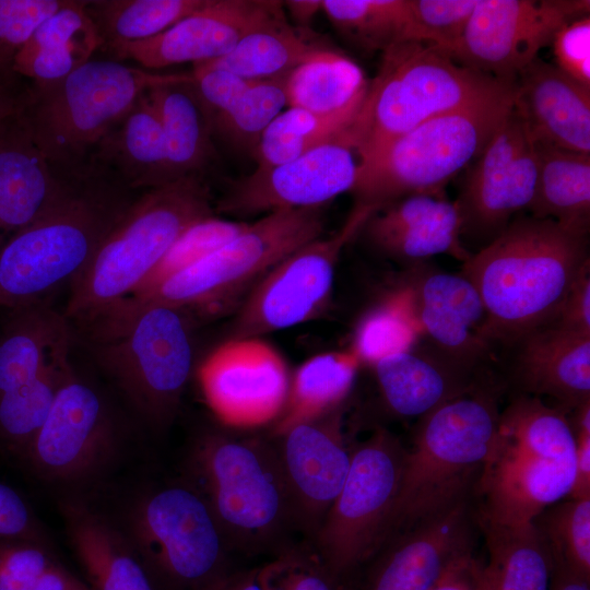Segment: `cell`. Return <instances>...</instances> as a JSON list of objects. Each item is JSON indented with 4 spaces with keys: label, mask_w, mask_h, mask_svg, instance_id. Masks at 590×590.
<instances>
[{
    "label": "cell",
    "mask_w": 590,
    "mask_h": 590,
    "mask_svg": "<svg viewBox=\"0 0 590 590\" xmlns=\"http://www.w3.org/2000/svg\"><path fill=\"white\" fill-rule=\"evenodd\" d=\"M208 590H263L259 579V567L232 570Z\"/></svg>",
    "instance_id": "cell-59"
},
{
    "label": "cell",
    "mask_w": 590,
    "mask_h": 590,
    "mask_svg": "<svg viewBox=\"0 0 590 590\" xmlns=\"http://www.w3.org/2000/svg\"><path fill=\"white\" fill-rule=\"evenodd\" d=\"M102 45L96 25L86 11V1L68 0L16 51L12 71L32 83H51L91 60Z\"/></svg>",
    "instance_id": "cell-30"
},
{
    "label": "cell",
    "mask_w": 590,
    "mask_h": 590,
    "mask_svg": "<svg viewBox=\"0 0 590 590\" xmlns=\"http://www.w3.org/2000/svg\"><path fill=\"white\" fill-rule=\"evenodd\" d=\"M555 67L590 87V16L589 14L565 23L551 43Z\"/></svg>",
    "instance_id": "cell-52"
},
{
    "label": "cell",
    "mask_w": 590,
    "mask_h": 590,
    "mask_svg": "<svg viewBox=\"0 0 590 590\" xmlns=\"http://www.w3.org/2000/svg\"><path fill=\"white\" fill-rule=\"evenodd\" d=\"M55 563L39 541H0V590H33L40 575Z\"/></svg>",
    "instance_id": "cell-49"
},
{
    "label": "cell",
    "mask_w": 590,
    "mask_h": 590,
    "mask_svg": "<svg viewBox=\"0 0 590 590\" xmlns=\"http://www.w3.org/2000/svg\"><path fill=\"white\" fill-rule=\"evenodd\" d=\"M514 106L535 145L590 154V87L540 57L515 80Z\"/></svg>",
    "instance_id": "cell-26"
},
{
    "label": "cell",
    "mask_w": 590,
    "mask_h": 590,
    "mask_svg": "<svg viewBox=\"0 0 590 590\" xmlns=\"http://www.w3.org/2000/svg\"><path fill=\"white\" fill-rule=\"evenodd\" d=\"M211 216L205 177H184L145 190L71 283L67 321L83 328L126 299L185 231Z\"/></svg>",
    "instance_id": "cell-6"
},
{
    "label": "cell",
    "mask_w": 590,
    "mask_h": 590,
    "mask_svg": "<svg viewBox=\"0 0 590 590\" xmlns=\"http://www.w3.org/2000/svg\"><path fill=\"white\" fill-rule=\"evenodd\" d=\"M337 32L365 52H384L411 40L410 0H323Z\"/></svg>",
    "instance_id": "cell-40"
},
{
    "label": "cell",
    "mask_w": 590,
    "mask_h": 590,
    "mask_svg": "<svg viewBox=\"0 0 590 590\" xmlns=\"http://www.w3.org/2000/svg\"><path fill=\"white\" fill-rule=\"evenodd\" d=\"M259 579L263 590H354V581L332 573L305 540L259 566Z\"/></svg>",
    "instance_id": "cell-46"
},
{
    "label": "cell",
    "mask_w": 590,
    "mask_h": 590,
    "mask_svg": "<svg viewBox=\"0 0 590 590\" xmlns=\"http://www.w3.org/2000/svg\"><path fill=\"white\" fill-rule=\"evenodd\" d=\"M536 179V149L512 104L470 166L455 200L462 244L481 249L500 235L517 213L529 209Z\"/></svg>",
    "instance_id": "cell-15"
},
{
    "label": "cell",
    "mask_w": 590,
    "mask_h": 590,
    "mask_svg": "<svg viewBox=\"0 0 590 590\" xmlns=\"http://www.w3.org/2000/svg\"><path fill=\"white\" fill-rule=\"evenodd\" d=\"M283 7L291 14L294 26L303 30H311L310 24L319 11L322 10L320 0H290L283 1Z\"/></svg>",
    "instance_id": "cell-60"
},
{
    "label": "cell",
    "mask_w": 590,
    "mask_h": 590,
    "mask_svg": "<svg viewBox=\"0 0 590 590\" xmlns=\"http://www.w3.org/2000/svg\"><path fill=\"white\" fill-rule=\"evenodd\" d=\"M69 350L56 356L26 384L0 393V440L24 449L45 423L56 396L71 373Z\"/></svg>",
    "instance_id": "cell-42"
},
{
    "label": "cell",
    "mask_w": 590,
    "mask_h": 590,
    "mask_svg": "<svg viewBox=\"0 0 590 590\" xmlns=\"http://www.w3.org/2000/svg\"><path fill=\"white\" fill-rule=\"evenodd\" d=\"M184 480L205 500L232 552L275 556L296 531L278 446L223 430L197 437Z\"/></svg>",
    "instance_id": "cell-2"
},
{
    "label": "cell",
    "mask_w": 590,
    "mask_h": 590,
    "mask_svg": "<svg viewBox=\"0 0 590 590\" xmlns=\"http://www.w3.org/2000/svg\"><path fill=\"white\" fill-rule=\"evenodd\" d=\"M368 82L361 67L339 50L310 60L288 73V107L329 115L364 98Z\"/></svg>",
    "instance_id": "cell-38"
},
{
    "label": "cell",
    "mask_w": 590,
    "mask_h": 590,
    "mask_svg": "<svg viewBox=\"0 0 590 590\" xmlns=\"http://www.w3.org/2000/svg\"><path fill=\"white\" fill-rule=\"evenodd\" d=\"M323 228V206L268 213L200 261L128 296L106 314L161 305L180 310L193 327L231 309L243 292L286 256L321 237Z\"/></svg>",
    "instance_id": "cell-9"
},
{
    "label": "cell",
    "mask_w": 590,
    "mask_h": 590,
    "mask_svg": "<svg viewBox=\"0 0 590 590\" xmlns=\"http://www.w3.org/2000/svg\"><path fill=\"white\" fill-rule=\"evenodd\" d=\"M369 245L408 268L449 255L464 262L470 252L461 240V217L445 193H415L377 208L364 223Z\"/></svg>",
    "instance_id": "cell-24"
},
{
    "label": "cell",
    "mask_w": 590,
    "mask_h": 590,
    "mask_svg": "<svg viewBox=\"0 0 590 590\" xmlns=\"http://www.w3.org/2000/svg\"><path fill=\"white\" fill-rule=\"evenodd\" d=\"M247 226L246 222L222 220L214 216L193 224L180 235L130 295L149 291L194 264L237 236Z\"/></svg>",
    "instance_id": "cell-47"
},
{
    "label": "cell",
    "mask_w": 590,
    "mask_h": 590,
    "mask_svg": "<svg viewBox=\"0 0 590 590\" xmlns=\"http://www.w3.org/2000/svg\"><path fill=\"white\" fill-rule=\"evenodd\" d=\"M127 532L156 590H208L233 570L215 518L185 480L142 494L128 511Z\"/></svg>",
    "instance_id": "cell-12"
},
{
    "label": "cell",
    "mask_w": 590,
    "mask_h": 590,
    "mask_svg": "<svg viewBox=\"0 0 590 590\" xmlns=\"http://www.w3.org/2000/svg\"><path fill=\"white\" fill-rule=\"evenodd\" d=\"M283 1L204 0L196 11L145 40L108 47L144 68L212 61L229 54L250 32L284 15Z\"/></svg>",
    "instance_id": "cell-23"
},
{
    "label": "cell",
    "mask_w": 590,
    "mask_h": 590,
    "mask_svg": "<svg viewBox=\"0 0 590 590\" xmlns=\"http://www.w3.org/2000/svg\"><path fill=\"white\" fill-rule=\"evenodd\" d=\"M420 342V330L399 283L361 317L350 351L359 364L373 366L385 357L412 350Z\"/></svg>",
    "instance_id": "cell-43"
},
{
    "label": "cell",
    "mask_w": 590,
    "mask_h": 590,
    "mask_svg": "<svg viewBox=\"0 0 590 590\" xmlns=\"http://www.w3.org/2000/svg\"><path fill=\"white\" fill-rule=\"evenodd\" d=\"M191 328L180 310L152 305L105 316L82 330L101 368L145 418L164 426L190 376Z\"/></svg>",
    "instance_id": "cell-10"
},
{
    "label": "cell",
    "mask_w": 590,
    "mask_h": 590,
    "mask_svg": "<svg viewBox=\"0 0 590 590\" xmlns=\"http://www.w3.org/2000/svg\"><path fill=\"white\" fill-rule=\"evenodd\" d=\"M514 91L435 116L359 164L356 202L377 208L415 193L441 194L481 154L514 104Z\"/></svg>",
    "instance_id": "cell-11"
},
{
    "label": "cell",
    "mask_w": 590,
    "mask_h": 590,
    "mask_svg": "<svg viewBox=\"0 0 590 590\" xmlns=\"http://www.w3.org/2000/svg\"><path fill=\"white\" fill-rule=\"evenodd\" d=\"M381 400L400 418H421L471 390L488 371L472 373L420 342L373 366Z\"/></svg>",
    "instance_id": "cell-28"
},
{
    "label": "cell",
    "mask_w": 590,
    "mask_h": 590,
    "mask_svg": "<svg viewBox=\"0 0 590 590\" xmlns=\"http://www.w3.org/2000/svg\"><path fill=\"white\" fill-rule=\"evenodd\" d=\"M68 0H0V48L14 57L39 25Z\"/></svg>",
    "instance_id": "cell-50"
},
{
    "label": "cell",
    "mask_w": 590,
    "mask_h": 590,
    "mask_svg": "<svg viewBox=\"0 0 590 590\" xmlns=\"http://www.w3.org/2000/svg\"><path fill=\"white\" fill-rule=\"evenodd\" d=\"M408 296L421 342L455 365L479 373L493 355L486 335V311L473 283L421 263L408 268L399 282Z\"/></svg>",
    "instance_id": "cell-19"
},
{
    "label": "cell",
    "mask_w": 590,
    "mask_h": 590,
    "mask_svg": "<svg viewBox=\"0 0 590 590\" xmlns=\"http://www.w3.org/2000/svg\"><path fill=\"white\" fill-rule=\"evenodd\" d=\"M474 519L469 498L393 535L362 567L354 590H432L472 551Z\"/></svg>",
    "instance_id": "cell-22"
},
{
    "label": "cell",
    "mask_w": 590,
    "mask_h": 590,
    "mask_svg": "<svg viewBox=\"0 0 590 590\" xmlns=\"http://www.w3.org/2000/svg\"><path fill=\"white\" fill-rule=\"evenodd\" d=\"M191 78L192 86L211 125L227 111L255 82L204 63L193 64Z\"/></svg>",
    "instance_id": "cell-51"
},
{
    "label": "cell",
    "mask_w": 590,
    "mask_h": 590,
    "mask_svg": "<svg viewBox=\"0 0 590 590\" xmlns=\"http://www.w3.org/2000/svg\"><path fill=\"white\" fill-rule=\"evenodd\" d=\"M535 149L538 179L528 209L531 216L553 220L573 232L588 235L590 154L542 145Z\"/></svg>",
    "instance_id": "cell-36"
},
{
    "label": "cell",
    "mask_w": 590,
    "mask_h": 590,
    "mask_svg": "<svg viewBox=\"0 0 590 590\" xmlns=\"http://www.w3.org/2000/svg\"><path fill=\"white\" fill-rule=\"evenodd\" d=\"M359 365L350 350L318 354L304 362L290 380L283 409L272 423V435L279 437L342 406Z\"/></svg>",
    "instance_id": "cell-35"
},
{
    "label": "cell",
    "mask_w": 590,
    "mask_h": 590,
    "mask_svg": "<svg viewBox=\"0 0 590 590\" xmlns=\"http://www.w3.org/2000/svg\"><path fill=\"white\" fill-rule=\"evenodd\" d=\"M575 434L576 477L568 497L590 498V402L568 412Z\"/></svg>",
    "instance_id": "cell-55"
},
{
    "label": "cell",
    "mask_w": 590,
    "mask_h": 590,
    "mask_svg": "<svg viewBox=\"0 0 590 590\" xmlns=\"http://www.w3.org/2000/svg\"><path fill=\"white\" fill-rule=\"evenodd\" d=\"M0 539L38 541L31 508L12 487L0 482Z\"/></svg>",
    "instance_id": "cell-53"
},
{
    "label": "cell",
    "mask_w": 590,
    "mask_h": 590,
    "mask_svg": "<svg viewBox=\"0 0 590 590\" xmlns=\"http://www.w3.org/2000/svg\"><path fill=\"white\" fill-rule=\"evenodd\" d=\"M116 434L104 399L71 370L24 452L43 477L76 481L92 475L106 462L114 451Z\"/></svg>",
    "instance_id": "cell-20"
},
{
    "label": "cell",
    "mask_w": 590,
    "mask_h": 590,
    "mask_svg": "<svg viewBox=\"0 0 590 590\" xmlns=\"http://www.w3.org/2000/svg\"><path fill=\"white\" fill-rule=\"evenodd\" d=\"M477 523L488 554L485 590H551L553 559L532 522L515 527Z\"/></svg>",
    "instance_id": "cell-37"
},
{
    "label": "cell",
    "mask_w": 590,
    "mask_h": 590,
    "mask_svg": "<svg viewBox=\"0 0 590 590\" xmlns=\"http://www.w3.org/2000/svg\"><path fill=\"white\" fill-rule=\"evenodd\" d=\"M70 541L94 590H156L127 538L79 506L66 509Z\"/></svg>",
    "instance_id": "cell-34"
},
{
    "label": "cell",
    "mask_w": 590,
    "mask_h": 590,
    "mask_svg": "<svg viewBox=\"0 0 590 590\" xmlns=\"http://www.w3.org/2000/svg\"><path fill=\"white\" fill-rule=\"evenodd\" d=\"M568 412L542 398L514 393L474 486L479 521L522 526L567 498L576 477Z\"/></svg>",
    "instance_id": "cell-3"
},
{
    "label": "cell",
    "mask_w": 590,
    "mask_h": 590,
    "mask_svg": "<svg viewBox=\"0 0 590 590\" xmlns=\"http://www.w3.org/2000/svg\"><path fill=\"white\" fill-rule=\"evenodd\" d=\"M67 187L68 178L51 168L19 114L0 133V251Z\"/></svg>",
    "instance_id": "cell-27"
},
{
    "label": "cell",
    "mask_w": 590,
    "mask_h": 590,
    "mask_svg": "<svg viewBox=\"0 0 590 590\" xmlns=\"http://www.w3.org/2000/svg\"><path fill=\"white\" fill-rule=\"evenodd\" d=\"M198 379L216 418L236 429L273 423L290 386L282 355L260 338L228 339L204 358Z\"/></svg>",
    "instance_id": "cell-18"
},
{
    "label": "cell",
    "mask_w": 590,
    "mask_h": 590,
    "mask_svg": "<svg viewBox=\"0 0 590 590\" xmlns=\"http://www.w3.org/2000/svg\"><path fill=\"white\" fill-rule=\"evenodd\" d=\"M350 127L337 138L292 161L256 168L232 181L217 201L216 210L246 216L284 209L323 206L341 193L352 191L361 161Z\"/></svg>",
    "instance_id": "cell-17"
},
{
    "label": "cell",
    "mask_w": 590,
    "mask_h": 590,
    "mask_svg": "<svg viewBox=\"0 0 590 590\" xmlns=\"http://www.w3.org/2000/svg\"><path fill=\"white\" fill-rule=\"evenodd\" d=\"M590 266L583 268L567 293L556 318L547 326L590 335Z\"/></svg>",
    "instance_id": "cell-54"
},
{
    "label": "cell",
    "mask_w": 590,
    "mask_h": 590,
    "mask_svg": "<svg viewBox=\"0 0 590 590\" xmlns=\"http://www.w3.org/2000/svg\"><path fill=\"white\" fill-rule=\"evenodd\" d=\"M14 72L0 75V133L20 114L26 86H22Z\"/></svg>",
    "instance_id": "cell-57"
},
{
    "label": "cell",
    "mask_w": 590,
    "mask_h": 590,
    "mask_svg": "<svg viewBox=\"0 0 590 590\" xmlns=\"http://www.w3.org/2000/svg\"><path fill=\"white\" fill-rule=\"evenodd\" d=\"M334 50L321 35L294 26L284 14L247 34L226 56L200 63L258 81L286 75Z\"/></svg>",
    "instance_id": "cell-33"
},
{
    "label": "cell",
    "mask_w": 590,
    "mask_h": 590,
    "mask_svg": "<svg viewBox=\"0 0 590 590\" xmlns=\"http://www.w3.org/2000/svg\"><path fill=\"white\" fill-rule=\"evenodd\" d=\"M342 406L279 437L278 451L296 531L312 542L346 479L352 447L342 432Z\"/></svg>",
    "instance_id": "cell-21"
},
{
    "label": "cell",
    "mask_w": 590,
    "mask_h": 590,
    "mask_svg": "<svg viewBox=\"0 0 590 590\" xmlns=\"http://www.w3.org/2000/svg\"><path fill=\"white\" fill-rule=\"evenodd\" d=\"M499 391L488 373L417 420L385 542L471 498L496 433Z\"/></svg>",
    "instance_id": "cell-5"
},
{
    "label": "cell",
    "mask_w": 590,
    "mask_h": 590,
    "mask_svg": "<svg viewBox=\"0 0 590 590\" xmlns=\"http://www.w3.org/2000/svg\"><path fill=\"white\" fill-rule=\"evenodd\" d=\"M122 187L94 168L68 178L63 194L1 249L0 308L47 302L71 284L131 203Z\"/></svg>",
    "instance_id": "cell-4"
},
{
    "label": "cell",
    "mask_w": 590,
    "mask_h": 590,
    "mask_svg": "<svg viewBox=\"0 0 590 590\" xmlns=\"http://www.w3.org/2000/svg\"><path fill=\"white\" fill-rule=\"evenodd\" d=\"M589 263L588 235L531 215L516 216L472 252L461 272L482 298L485 335L494 353L550 324Z\"/></svg>",
    "instance_id": "cell-1"
},
{
    "label": "cell",
    "mask_w": 590,
    "mask_h": 590,
    "mask_svg": "<svg viewBox=\"0 0 590 590\" xmlns=\"http://www.w3.org/2000/svg\"><path fill=\"white\" fill-rule=\"evenodd\" d=\"M5 309L0 326V393L38 376L69 350L70 340V323L47 302Z\"/></svg>",
    "instance_id": "cell-32"
},
{
    "label": "cell",
    "mask_w": 590,
    "mask_h": 590,
    "mask_svg": "<svg viewBox=\"0 0 590 590\" xmlns=\"http://www.w3.org/2000/svg\"><path fill=\"white\" fill-rule=\"evenodd\" d=\"M457 63L445 51L406 40L381 52L378 72L350 127L361 163L420 123L514 91Z\"/></svg>",
    "instance_id": "cell-8"
},
{
    "label": "cell",
    "mask_w": 590,
    "mask_h": 590,
    "mask_svg": "<svg viewBox=\"0 0 590 590\" xmlns=\"http://www.w3.org/2000/svg\"><path fill=\"white\" fill-rule=\"evenodd\" d=\"M287 75L255 81L214 120L213 134L251 155L264 130L288 106Z\"/></svg>",
    "instance_id": "cell-45"
},
{
    "label": "cell",
    "mask_w": 590,
    "mask_h": 590,
    "mask_svg": "<svg viewBox=\"0 0 590 590\" xmlns=\"http://www.w3.org/2000/svg\"><path fill=\"white\" fill-rule=\"evenodd\" d=\"M554 567L590 580V498H565L532 521Z\"/></svg>",
    "instance_id": "cell-44"
},
{
    "label": "cell",
    "mask_w": 590,
    "mask_h": 590,
    "mask_svg": "<svg viewBox=\"0 0 590 590\" xmlns=\"http://www.w3.org/2000/svg\"><path fill=\"white\" fill-rule=\"evenodd\" d=\"M476 3L477 0H410L411 40L451 57Z\"/></svg>",
    "instance_id": "cell-48"
},
{
    "label": "cell",
    "mask_w": 590,
    "mask_h": 590,
    "mask_svg": "<svg viewBox=\"0 0 590 590\" xmlns=\"http://www.w3.org/2000/svg\"><path fill=\"white\" fill-rule=\"evenodd\" d=\"M432 590H485L484 563L470 551L455 560Z\"/></svg>",
    "instance_id": "cell-56"
},
{
    "label": "cell",
    "mask_w": 590,
    "mask_h": 590,
    "mask_svg": "<svg viewBox=\"0 0 590 590\" xmlns=\"http://www.w3.org/2000/svg\"><path fill=\"white\" fill-rule=\"evenodd\" d=\"M204 0H97L86 11L102 39V47L145 40L186 17Z\"/></svg>",
    "instance_id": "cell-41"
},
{
    "label": "cell",
    "mask_w": 590,
    "mask_h": 590,
    "mask_svg": "<svg viewBox=\"0 0 590 590\" xmlns=\"http://www.w3.org/2000/svg\"><path fill=\"white\" fill-rule=\"evenodd\" d=\"M406 448L376 428L352 447L344 484L311 545L328 568L354 581L384 544L399 494Z\"/></svg>",
    "instance_id": "cell-13"
},
{
    "label": "cell",
    "mask_w": 590,
    "mask_h": 590,
    "mask_svg": "<svg viewBox=\"0 0 590 590\" xmlns=\"http://www.w3.org/2000/svg\"><path fill=\"white\" fill-rule=\"evenodd\" d=\"M363 99L329 115L296 107L283 110L264 130L251 154L256 168L292 161L337 138L353 123Z\"/></svg>",
    "instance_id": "cell-39"
},
{
    "label": "cell",
    "mask_w": 590,
    "mask_h": 590,
    "mask_svg": "<svg viewBox=\"0 0 590 590\" xmlns=\"http://www.w3.org/2000/svg\"><path fill=\"white\" fill-rule=\"evenodd\" d=\"M181 75L91 59L61 80L27 86L20 117L51 168L76 177L140 95Z\"/></svg>",
    "instance_id": "cell-7"
},
{
    "label": "cell",
    "mask_w": 590,
    "mask_h": 590,
    "mask_svg": "<svg viewBox=\"0 0 590 590\" xmlns=\"http://www.w3.org/2000/svg\"><path fill=\"white\" fill-rule=\"evenodd\" d=\"M504 353L515 393L552 398L567 412L590 402V335L545 326Z\"/></svg>",
    "instance_id": "cell-25"
},
{
    "label": "cell",
    "mask_w": 590,
    "mask_h": 590,
    "mask_svg": "<svg viewBox=\"0 0 590 590\" xmlns=\"http://www.w3.org/2000/svg\"><path fill=\"white\" fill-rule=\"evenodd\" d=\"M551 590H590V580L554 567Z\"/></svg>",
    "instance_id": "cell-61"
},
{
    "label": "cell",
    "mask_w": 590,
    "mask_h": 590,
    "mask_svg": "<svg viewBox=\"0 0 590 590\" xmlns=\"http://www.w3.org/2000/svg\"><path fill=\"white\" fill-rule=\"evenodd\" d=\"M191 80V73H182L149 90L162 122L172 181L205 177L217 157L211 121Z\"/></svg>",
    "instance_id": "cell-31"
},
{
    "label": "cell",
    "mask_w": 590,
    "mask_h": 590,
    "mask_svg": "<svg viewBox=\"0 0 590 590\" xmlns=\"http://www.w3.org/2000/svg\"><path fill=\"white\" fill-rule=\"evenodd\" d=\"M13 56L0 48V75H4L12 71Z\"/></svg>",
    "instance_id": "cell-62"
},
{
    "label": "cell",
    "mask_w": 590,
    "mask_h": 590,
    "mask_svg": "<svg viewBox=\"0 0 590 590\" xmlns=\"http://www.w3.org/2000/svg\"><path fill=\"white\" fill-rule=\"evenodd\" d=\"M589 9L588 0H477L451 58L515 82L565 23L589 14Z\"/></svg>",
    "instance_id": "cell-16"
},
{
    "label": "cell",
    "mask_w": 590,
    "mask_h": 590,
    "mask_svg": "<svg viewBox=\"0 0 590 590\" xmlns=\"http://www.w3.org/2000/svg\"><path fill=\"white\" fill-rule=\"evenodd\" d=\"M88 167L131 189L148 190L172 181L162 122L149 91L103 138Z\"/></svg>",
    "instance_id": "cell-29"
},
{
    "label": "cell",
    "mask_w": 590,
    "mask_h": 590,
    "mask_svg": "<svg viewBox=\"0 0 590 590\" xmlns=\"http://www.w3.org/2000/svg\"><path fill=\"white\" fill-rule=\"evenodd\" d=\"M376 209L356 202L338 232L299 247L276 263L241 303L229 338H260L303 323L321 311L330 298L343 248Z\"/></svg>",
    "instance_id": "cell-14"
},
{
    "label": "cell",
    "mask_w": 590,
    "mask_h": 590,
    "mask_svg": "<svg viewBox=\"0 0 590 590\" xmlns=\"http://www.w3.org/2000/svg\"><path fill=\"white\" fill-rule=\"evenodd\" d=\"M33 590H91L58 563L50 565Z\"/></svg>",
    "instance_id": "cell-58"
}]
</instances>
